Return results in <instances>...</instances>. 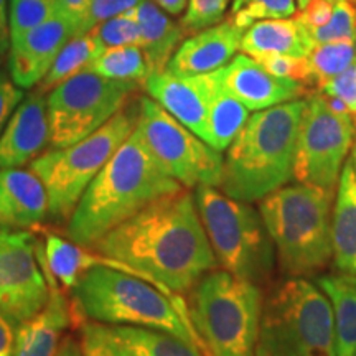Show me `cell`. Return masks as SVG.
<instances>
[{
  "instance_id": "obj_32",
  "label": "cell",
  "mask_w": 356,
  "mask_h": 356,
  "mask_svg": "<svg viewBox=\"0 0 356 356\" xmlns=\"http://www.w3.org/2000/svg\"><path fill=\"white\" fill-rule=\"evenodd\" d=\"M89 32L95 35L104 50L106 48L127 47V44H139L140 40L139 22L134 17L132 10L102 22Z\"/></svg>"
},
{
  "instance_id": "obj_6",
  "label": "cell",
  "mask_w": 356,
  "mask_h": 356,
  "mask_svg": "<svg viewBox=\"0 0 356 356\" xmlns=\"http://www.w3.org/2000/svg\"><path fill=\"white\" fill-rule=\"evenodd\" d=\"M190 292V320L204 355L257 356L264 307L261 286L215 269Z\"/></svg>"
},
{
  "instance_id": "obj_43",
  "label": "cell",
  "mask_w": 356,
  "mask_h": 356,
  "mask_svg": "<svg viewBox=\"0 0 356 356\" xmlns=\"http://www.w3.org/2000/svg\"><path fill=\"white\" fill-rule=\"evenodd\" d=\"M53 356H83L81 345L73 337H65Z\"/></svg>"
},
{
  "instance_id": "obj_17",
  "label": "cell",
  "mask_w": 356,
  "mask_h": 356,
  "mask_svg": "<svg viewBox=\"0 0 356 356\" xmlns=\"http://www.w3.org/2000/svg\"><path fill=\"white\" fill-rule=\"evenodd\" d=\"M50 145L47 97L33 91L24 97L0 134V168H17L37 159Z\"/></svg>"
},
{
  "instance_id": "obj_47",
  "label": "cell",
  "mask_w": 356,
  "mask_h": 356,
  "mask_svg": "<svg viewBox=\"0 0 356 356\" xmlns=\"http://www.w3.org/2000/svg\"><path fill=\"white\" fill-rule=\"evenodd\" d=\"M348 2H351V3H353V6L356 7V0H348Z\"/></svg>"
},
{
  "instance_id": "obj_38",
  "label": "cell",
  "mask_w": 356,
  "mask_h": 356,
  "mask_svg": "<svg viewBox=\"0 0 356 356\" xmlns=\"http://www.w3.org/2000/svg\"><path fill=\"white\" fill-rule=\"evenodd\" d=\"M318 92L340 99L350 113L356 115V61L340 74H337L335 78H332L330 81L322 84L318 88Z\"/></svg>"
},
{
  "instance_id": "obj_23",
  "label": "cell",
  "mask_w": 356,
  "mask_h": 356,
  "mask_svg": "<svg viewBox=\"0 0 356 356\" xmlns=\"http://www.w3.org/2000/svg\"><path fill=\"white\" fill-rule=\"evenodd\" d=\"M132 13L139 22V47L144 51L150 71H165L178 44L184 42L185 33L180 24L173 22L154 0H140L132 8Z\"/></svg>"
},
{
  "instance_id": "obj_31",
  "label": "cell",
  "mask_w": 356,
  "mask_h": 356,
  "mask_svg": "<svg viewBox=\"0 0 356 356\" xmlns=\"http://www.w3.org/2000/svg\"><path fill=\"white\" fill-rule=\"evenodd\" d=\"M55 15H58V0H10V38L44 24Z\"/></svg>"
},
{
  "instance_id": "obj_42",
  "label": "cell",
  "mask_w": 356,
  "mask_h": 356,
  "mask_svg": "<svg viewBox=\"0 0 356 356\" xmlns=\"http://www.w3.org/2000/svg\"><path fill=\"white\" fill-rule=\"evenodd\" d=\"M8 0H0V55L10 47V25H8Z\"/></svg>"
},
{
  "instance_id": "obj_5",
  "label": "cell",
  "mask_w": 356,
  "mask_h": 356,
  "mask_svg": "<svg viewBox=\"0 0 356 356\" xmlns=\"http://www.w3.org/2000/svg\"><path fill=\"white\" fill-rule=\"evenodd\" d=\"M332 208L333 191L304 184L282 186L259 202L275 262L289 277H309L333 261Z\"/></svg>"
},
{
  "instance_id": "obj_22",
  "label": "cell",
  "mask_w": 356,
  "mask_h": 356,
  "mask_svg": "<svg viewBox=\"0 0 356 356\" xmlns=\"http://www.w3.org/2000/svg\"><path fill=\"white\" fill-rule=\"evenodd\" d=\"M315 44L305 26L297 19L259 20L244 30L239 50L252 58L262 55H287L304 58Z\"/></svg>"
},
{
  "instance_id": "obj_14",
  "label": "cell",
  "mask_w": 356,
  "mask_h": 356,
  "mask_svg": "<svg viewBox=\"0 0 356 356\" xmlns=\"http://www.w3.org/2000/svg\"><path fill=\"white\" fill-rule=\"evenodd\" d=\"M144 88L172 118L204 140L208 109L216 88L213 73L185 76L165 70L150 74Z\"/></svg>"
},
{
  "instance_id": "obj_19",
  "label": "cell",
  "mask_w": 356,
  "mask_h": 356,
  "mask_svg": "<svg viewBox=\"0 0 356 356\" xmlns=\"http://www.w3.org/2000/svg\"><path fill=\"white\" fill-rule=\"evenodd\" d=\"M37 252L40 264L47 275L50 293L43 309L17 327L13 356H53L60 341L63 340L61 335L71 322L68 302L44 262L43 249L38 246Z\"/></svg>"
},
{
  "instance_id": "obj_13",
  "label": "cell",
  "mask_w": 356,
  "mask_h": 356,
  "mask_svg": "<svg viewBox=\"0 0 356 356\" xmlns=\"http://www.w3.org/2000/svg\"><path fill=\"white\" fill-rule=\"evenodd\" d=\"M37 249L26 231L0 228V312L17 325L37 315L50 293Z\"/></svg>"
},
{
  "instance_id": "obj_29",
  "label": "cell",
  "mask_w": 356,
  "mask_h": 356,
  "mask_svg": "<svg viewBox=\"0 0 356 356\" xmlns=\"http://www.w3.org/2000/svg\"><path fill=\"white\" fill-rule=\"evenodd\" d=\"M307 61L310 68L312 86L318 89L355 63L356 40H337V42L315 44L307 55Z\"/></svg>"
},
{
  "instance_id": "obj_16",
  "label": "cell",
  "mask_w": 356,
  "mask_h": 356,
  "mask_svg": "<svg viewBox=\"0 0 356 356\" xmlns=\"http://www.w3.org/2000/svg\"><path fill=\"white\" fill-rule=\"evenodd\" d=\"M70 38H73V25L61 13L10 38L8 71L12 81L22 89L37 86Z\"/></svg>"
},
{
  "instance_id": "obj_25",
  "label": "cell",
  "mask_w": 356,
  "mask_h": 356,
  "mask_svg": "<svg viewBox=\"0 0 356 356\" xmlns=\"http://www.w3.org/2000/svg\"><path fill=\"white\" fill-rule=\"evenodd\" d=\"M108 332L127 356H203L197 346L152 328L113 325Z\"/></svg>"
},
{
  "instance_id": "obj_24",
  "label": "cell",
  "mask_w": 356,
  "mask_h": 356,
  "mask_svg": "<svg viewBox=\"0 0 356 356\" xmlns=\"http://www.w3.org/2000/svg\"><path fill=\"white\" fill-rule=\"evenodd\" d=\"M315 284L332 304L335 356H356V275L323 274Z\"/></svg>"
},
{
  "instance_id": "obj_35",
  "label": "cell",
  "mask_w": 356,
  "mask_h": 356,
  "mask_svg": "<svg viewBox=\"0 0 356 356\" xmlns=\"http://www.w3.org/2000/svg\"><path fill=\"white\" fill-rule=\"evenodd\" d=\"M254 60L259 61V63L264 66L270 74H274V76L293 79V81L302 83L304 86L312 84L307 56L297 58L287 55H262L254 58Z\"/></svg>"
},
{
  "instance_id": "obj_9",
  "label": "cell",
  "mask_w": 356,
  "mask_h": 356,
  "mask_svg": "<svg viewBox=\"0 0 356 356\" xmlns=\"http://www.w3.org/2000/svg\"><path fill=\"white\" fill-rule=\"evenodd\" d=\"M139 121V102L127 104L104 126L76 144L51 149L30 162L48 195V215L70 221L83 193Z\"/></svg>"
},
{
  "instance_id": "obj_33",
  "label": "cell",
  "mask_w": 356,
  "mask_h": 356,
  "mask_svg": "<svg viewBox=\"0 0 356 356\" xmlns=\"http://www.w3.org/2000/svg\"><path fill=\"white\" fill-rule=\"evenodd\" d=\"M309 35L314 44L356 40V7L348 0H333L332 19L322 29L314 30Z\"/></svg>"
},
{
  "instance_id": "obj_1",
  "label": "cell",
  "mask_w": 356,
  "mask_h": 356,
  "mask_svg": "<svg viewBox=\"0 0 356 356\" xmlns=\"http://www.w3.org/2000/svg\"><path fill=\"white\" fill-rule=\"evenodd\" d=\"M92 248L131 266L140 279L168 296L190 292L218 267L195 195L186 190L147 204Z\"/></svg>"
},
{
  "instance_id": "obj_3",
  "label": "cell",
  "mask_w": 356,
  "mask_h": 356,
  "mask_svg": "<svg viewBox=\"0 0 356 356\" xmlns=\"http://www.w3.org/2000/svg\"><path fill=\"white\" fill-rule=\"evenodd\" d=\"M307 99L256 111L226 149L220 188L239 202H261L293 180Z\"/></svg>"
},
{
  "instance_id": "obj_34",
  "label": "cell",
  "mask_w": 356,
  "mask_h": 356,
  "mask_svg": "<svg viewBox=\"0 0 356 356\" xmlns=\"http://www.w3.org/2000/svg\"><path fill=\"white\" fill-rule=\"evenodd\" d=\"M228 6L229 0H188L184 19L180 20L185 37L220 24Z\"/></svg>"
},
{
  "instance_id": "obj_45",
  "label": "cell",
  "mask_w": 356,
  "mask_h": 356,
  "mask_svg": "<svg viewBox=\"0 0 356 356\" xmlns=\"http://www.w3.org/2000/svg\"><path fill=\"white\" fill-rule=\"evenodd\" d=\"M350 159H351V162H353V167H355V172H356V137H355L353 147H351V152H350Z\"/></svg>"
},
{
  "instance_id": "obj_48",
  "label": "cell",
  "mask_w": 356,
  "mask_h": 356,
  "mask_svg": "<svg viewBox=\"0 0 356 356\" xmlns=\"http://www.w3.org/2000/svg\"><path fill=\"white\" fill-rule=\"evenodd\" d=\"M0 56H2V55H0Z\"/></svg>"
},
{
  "instance_id": "obj_36",
  "label": "cell",
  "mask_w": 356,
  "mask_h": 356,
  "mask_svg": "<svg viewBox=\"0 0 356 356\" xmlns=\"http://www.w3.org/2000/svg\"><path fill=\"white\" fill-rule=\"evenodd\" d=\"M139 2L140 0H91L86 13L74 30V37L88 33L96 25L113 19V17L132 10Z\"/></svg>"
},
{
  "instance_id": "obj_15",
  "label": "cell",
  "mask_w": 356,
  "mask_h": 356,
  "mask_svg": "<svg viewBox=\"0 0 356 356\" xmlns=\"http://www.w3.org/2000/svg\"><path fill=\"white\" fill-rule=\"evenodd\" d=\"M213 73L226 92L254 113L300 99L307 91V86L302 83L270 74L259 61L244 53L236 55L228 65Z\"/></svg>"
},
{
  "instance_id": "obj_44",
  "label": "cell",
  "mask_w": 356,
  "mask_h": 356,
  "mask_svg": "<svg viewBox=\"0 0 356 356\" xmlns=\"http://www.w3.org/2000/svg\"><path fill=\"white\" fill-rule=\"evenodd\" d=\"M154 2L157 3L162 10H165L167 13H170V15L177 17L180 15V13H184L188 0H154Z\"/></svg>"
},
{
  "instance_id": "obj_39",
  "label": "cell",
  "mask_w": 356,
  "mask_h": 356,
  "mask_svg": "<svg viewBox=\"0 0 356 356\" xmlns=\"http://www.w3.org/2000/svg\"><path fill=\"white\" fill-rule=\"evenodd\" d=\"M24 89L17 86L6 73H0V134L6 129L8 119L24 101Z\"/></svg>"
},
{
  "instance_id": "obj_4",
  "label": "cell",
  "mask_w": 356,
  "mask_h": 356,
  "mask_svg": "<svg viewBox=\"0 0 356 356\" xmlns=\"http://www.w3.org/2000/svg\"><path fill=\"white\" fill-rule=\"evenodd\" d=\"M71 293L74 305L84 317L99 323L170 333L204 353L184 299L168 296L144 279L96 266L78 275Z\"/></svg>"
},
{
  "instance_id": "obj_27",
  "label": "cell",
  "mask_w": 356,
  "mask_h": 356,
  "mask_svg": "<svg viewBox=\"0 0 356 356\" xmlns=\"http://www.w3.org/2000/svg\"><path fill=\"white\" fill-rule=\"evenodd\" d=\"M102 51H104V48L91 32L70 38L61 48V51L58 53L51 68L38 83L37 91L43 92V95L50 92L58 84L65 83L74 74L88 70Z\"/></svg>"
},
{
  "instance_id": "obj_12",
  "label": "cell",
  "mask_w": 356,
  "mask_h": 356,
  "mask_svg": "<svg viewBox=\"0 0 356 356\" xmlns=\"http://www.w3.org/2000/svg\"><path fill=\"white\" fill-rule=\"evenodd\" d=\"M137 127L150 152L181 186L220 188L225 163L221 152L172 118L152 97L139 99Z\"/></svg>"
},
{
  "instance_id": "obj_30",
  "label": "cell",
  "mask_w": 356,
  "mask_h": 356,
  "mask_svg": "<svg viewBox=\"0 0 356 356\" xmlns=\"http://www.w3.org/2000/svg\"><path fill=\"white\" fill-rule=\"evenodd\" d=\"M297 10V0H233L228 19L246 30L259 20L291 19Z\"/></svg>"
},
{
  "instance_id": "obj_11",
  "label": "cell",
  "mask_w": 356,
  "mask_h": 356,
  "mask_svg": "<svg viewBox=\"0 0 356 356\" xmlns=\"http://www.w3.org/2000/svg\"><path fill=\"white\" fill-rule=\"evenodd\" d=\"M356 137V115L338 113L322 92L307 97L297 140L293 178L335 191Z\"/></svg>"
},
{
  "instance_id": "obj_28",
  "label": "cell",
  "mask_w": 356,
  "mask_h": 356,
  "mask_svg": "<svg viewBox=\"0 0 356 356\" xmlns=\"http://www.w3.org/2000/svg\"><path fill=\"white\" fill-rule=\"evenodd\" d=\"M88 70L99 74V76L118 79V81H132L137 84H144L147 78L152 74L139 44L106 48Z\"/></svg>"
},
{
  "instance_id": "obj_21",
  "label": "cell",
  "mask_w": 356,
  "mask_h": 356,
  "mask_svg": "<svg viewBox=\"0 0 356 356\" xmlns=\"http://www.w3.org/2000/svg\"><path fill=\"white\" fill-rule=\"evenodd\" d=\"M332 248L338 273L356 275V172L350 157L338 178L333 200Z\"/></svg>"
},
{
  "instance_id": "obj_37",
  "label": "cell",
  "mask_w": 356,
  "mask_h": 356,
  "mask_svg": "<svg viewBox=\"0 0 356 356\" xmlns=\"http://www.w3.org/2000/svg\"><path fill=\"white\" fill-rule=\"evenodd\" d=\"M83 356H127L109 335L108 327L99 323H84L79 338Z\"/></svg>"
},
{
  "instance_id": "obj_20",
  "label": "cell",
  "mask_w": 356,
  "mask_h": 356,
  "mask_svg": "<svg viewBox=\"0 0 356 356\" xmlns=\"http://www.w3.org/2000/svg\"><path fill=\"white\" fill-rule=\"evenodd\" d=\"M47 215V190L32 170L0 168V228H32Z\"/></svg>"
},
{
  "instance_id": "obj_7",
  "label": "cell",
  "mask_w": 356,
  "mask_h": 356,
  "mask_svg": "<svg viewBox=\"0 0 356 356\" xmlns=\"http://www.w3.org/2000/svg\"><path fill=\"white\" fill-rule=\"evenodd\" d=\"M257 356H335L328 297L305 277H289L262 307Z\"/></svg>"
},
{
  "instance_id": "obj_41",
  "label": "cell",
  "mask_w": 356,
  "mask_h": 356,
  "mask_svg": "<svg viewBox=\"0 0 356 356\" xmlns=\"http://www.w3.org/2000/svg\"><path fill=\"white\" fill-rule=\"evenodd\" d=\"M17 327L19 325L13 323L6 314L0 312V356H13Z\"/></svg>"
},
{
  "instance_id": "obj_40",
  "label": "cell",
  "mask_w": 356,
  "mask_h": 356,
  "mask_svg": "<svg viewBox=\"0 0 356 356\" xmlns=\"http://www.w3.org/2000/svg\"><path fill=\"white\" fill-rule=\"evenodd\" d=\"M89 3L91 0H58V13L66 17L73 25V37H74V30L81 19L86 13Z\"/></svg>"
},
{
  "instance_id": "obj_26",
  "label": "cell",
  "mask_w": 356,
  "mask_h": 356,
  "mask_svg": "<svg viewBox=\"0 0 356 356\" xmlns=\"http://www.w3.org/2000/svg\"><path fill=\"white\" fill-rule=\"evenodd\" d=\"M215 76V73H213ZM216 81V76H215ZM249 119V109L229 92H226L216 81L210 109L207 118V134L204 142L218 152H225L236 139L244 124Z\"/></svg>"
},
{
  "instance_id": "obj_8",
  "label": "cell",
  "mask_w": 356,
  "mask_h": 356,
  "mask_svg": "<svg viewBox=\"0 0 356 356\" xmlns=\"http://www.w3.org/2000/svg\"><path fill=\"white\" fill-rule=\"evenodd\" d=\"M195 202L218 266L257 286L266 284L277 262L259 210L208 185L197 186Z\"/></svg>"
},
{
  "instance_id": "obj_46",
  "label": "cell",
  "mask_w": 356,
  "mask_h": 356,
  "mask_svg": "<svg viewBox=\"0 0 356 356\" xmlns=\"http://www.w3.org/2000/svg\"><path fill=\"white\" fill-rule=\"evenodd\" d=\"M309 2H310V0H297V7H299V10H300V8H304Z\"/></svg>"
},
{
  "instance_id": "obj_2",
  "label": "cell",
  "mask_w": 356,
  "mask_h": 356,
  "mask_svg": "<svg viewBox=\"0 0 356 356\" xmlns=\"http://www.w3.org/2000/svg\"><path fill=\"white\" fill-rule=\"evenodd\" d=\"M180 190L184 186L155 159L136 126L83 193L66 234L74 244L92 248L147 204Z\"/></svg>"
},
{
  "instance_id": "obj_10",
  "label": "cell",
  "mask_w": 356,
  "mask_h": 356,
  "mask_svg": "<svg viewBox=\"0 0 356 356\" xmlns=\"http://www.w3.org/2000/svg\"><path fill=\"white\" fill-rule=\"evenodd\" d=\"M137 89V83L99 76L91 70L58 84L47 96L50 145L61 149L91 136L127 104Z\"/></svg>"
},
{
  "instance_id": "obj_18",
  "label": "cell",
  "mask_w": 356,
  "mask_h": 356,
  "mask_svg": "<svg viewBox=\"0 0 356 356\" xmlns=\"http://www.w3.org/2000/svg\"><path fill=\"white\" fill-rule=\"evenodd\" d=\"M244 30L231 19L190 35L178 44L167 70L175 74H208L228 65L241 44Z\"/></svg>"
}]
</instances>
